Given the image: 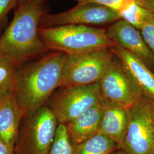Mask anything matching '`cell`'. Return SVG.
Here are the masks:
<instances>
[{
	"instance_id": "cell-1",
	"label": "cell",
	"mask_w": 154,
	"mask_h": 154,
	"mask_svg": "<svg viewBox=\"0 0 154 154\" xmlns=\"http://www.w3.org/2000/svg\"><path fill=\"white\" fill-rule=\"evenodd\" d=\"M67 57L66 53L54 51L19 67L14 95L25 118L46 105L55 90L60 88Z\"/></svg>"
},
{
	"instance_id": "cell-2",
	"label": "cell",
	"mask_w": 154,
	"mask_h": 154,
	"mask_svg": "<svg viewBox=\"0 0 154 154\" xmlns=\"http://www.w3.org/2000/svg\"><path fill=\"white\" fill-rule=\"evenodd\" d=\"M43 0L18 6L8 27L0 37V55L21 66L47 51L39 36Z\"/></svg>"
},
{
	"instance_id": "cell-3",
	"label": "cell",
	"mask_w": 154,
	"mask_h": 154,
	"mask_svg": "<svg viewBox=\"0 0 154 154\" xmlns=\"http://www.w3.org/2000/svg\"><path fill=\"white\" fill-rule=\"evenodd\" d=\"M39 36L48 49L77 55L96 50L112 48L116 44L104 29L81 25L39 28Z\"/></svg>"
},
{
	"instance_id": "cell-4",
	"label": "cell",
	"mask_w": 154,
	"mask_h": 154,
	"mask_svg": "<svg viewBox=\"0 0 154 154\" xmlns=\"http://www.w3.org/2000/svg\"><path fill=\"white\" fill-rule=\"evenodd\" d=\"M23 120L14 154H48L59 125L53 111L46 105Z\"/></svg>"
},
{
	"instance_id": "cell-5",
	"label": "cell",
	"mask_w": 154,
	"mask_h": 154,
	"mask_svg": "<svg viewBox=\"0 0 154 154\" xmlns=\"http://www.w3.org/2000/svg\"><path fill=\"white\" fill-rule=\"evenodd\" d=\"M127 111L126 134L119 149L128 154H154V100L143 95Z\"/></svg>"
},
{
	"instance_id": "cell-6",
	"label": "cell",
	"mask_w": 154,
	"mask_h": 154,
	"mask_svg": "<svg viewBox=\"0 0 154 154\" xmlns=\"http://www.w3.org/2000/svg\"><path fill=\"white\" fill-rule=\"evenodd\" d=\"M116 57L113 48L68 55L60 88L99 83Z\"/></svg>"
},
{
	"instance_id": "cell-7",
	"label": "cell",
	"mask_w": 154,
	"mask_h": 154,
	"mask_svg": "<svg viewBox=\"0 0 154 154\" xmlns=\"http://www.w3.org/2000/svg\"><path fill=\"white\" fill-rule=\"evenodd\" d=\"M60 88L51 95L46 105L59 124L66 125L85 110L101 102L99 83Z\"/></svg>"
},
{
	"instance_id": "cell-8",
	"label": "cell",
	"mask_w": 154,
	"mask_h": 154,
	"mask_svg": "<svg viewBox=\"0 0 154 154\" xmlns=\"http://www.w3.org/2000/svg\"><path fill=\"white\" fill-rule=\"evenodd\" d=\"M99 84L100 101L106 106L127 109L143 96L116 55Z\"/></svg>"
},
{
	"instance_id": "cell-9",
	"label": "cell",
	"mask_w": 154,
	"mask_h": 154,
	"mask_svg": "<svg viewBox=\"0 0 154 154\" xmlns=\"http://www.w3.org/2000/svg\"><path fill=\"white\" fill-rule=\"evenodd\" d=\"M121 20L118 12L109 7L94 3L78 2L71 9L42 17L44 27L64 25H100Z\"/></svg>"
},
{
	"instance_id": "cell-10",
	"label": "cell",
	"mask_w": 154,
	"mask_h": 154,
	"mask_svg": "<svg viewBox=\"0 0 154 154\" xmlns=\"http://www.w3.org/2000/svg\"><path fill=\"white\" fill-rule=\"evenodd\" d=\"M107 33L115 44L137 56L148 67L154 66V54L144 42L138 29L121 19L114 22Z\"/></svg>"
},
{
	"instance_id": "cell-11",
	"label": "cell",
	"mask_w": 154,
	"mask_h": 154,
	"mask_svg": "<svg viewBox=\"0 0 154 154\" xmlns=\"http://www.w3.org/2000/svg\"><path fill=\"white\" fill-rule=\"evenodd\" d=\"M24 118L14 93L0 98V140L13 152Z\"/></svg>"
},
{
	"instance_id": "cell-12",
	"label": "cell",
	"mask_w": 154,
	"mask_h": 154,
	"mask_svg": "<svg viewBox=\"0 0 154 154\" xmlns=\"http://www.w3.org/2000/svg\"><path fill=\"white\" fill-rule=\"evenodd\" d=\"M113 50L116 57L141 91L143 96L154 100V74L143 61L119 45Z\"/></svg>"
},
{
	"instance_id": "cell-13",
	"label": "cell",
	"mask_w": 154,
	"mask_h": 154,
	"mask_svg": "<svg viewBox=\"0 0 154 154\" xmlns=\"http://www.w3.org/2000/svg\"><path fill=\"white\" fill-rule=\"evenodd\" d=\"M103 109V105L100 102L85 110L66 125L73 145L83 142L98 133Z\"/></svg>"
},
{
	"instance_id": "cell-14",
	"label": "cell",
	"mask_w": 154,
	"mask_h": 154,
	"mask_svg": "<svg viewBox=\"0 0 154 154\" xmlns=\"http://www.w3.org/2000/svg\"><path fill=\"white\" fill-rule=\"evenodd\" d=\"M103 105V113L98 134L113 140L119 148L126 134L128 123L127 111L124 108Z\"/></svg>"
},
{
	"instance_id": "cell-15",
	"label": "cell",
	"mask_w": 154,
	"mask_h": 154,
	"mask_svg": "<svg viewBox=\"0 0 154 154\" xmlns=\"http://www.w3.org/2000/svg\"><path fill=\"white\" fill-rule=\"evenodd\" d=\"M117 11L121 19L139 30L146 22L154 17V13L144 7L143 2L138 0H127L122 4Z\"/></svg>"
},
{
	"instance_id": "cell-16",
	"label": "cell",
	"mask_w": 154,
	"mask_h": 154,
	"mask_svg": "<svg viewBox=\"0 0 154 154\" xmlns=\"http://www.w3.org/2000/svg\"><path fill=\"white\" fill-rule=\"evenodd\" d=\"M73 146V154H110L119 149L116 142L98 133Z\"/></svg>"
},
{
	"instance_id": "cell-17",
	"label": "cell",
	"mask_w": 154,
	"mask_h": 154,
	"mask_svg": "<svg viewBox=\"0 0 154 154\" xmlns=\"http://www.w3.org/2000/svg\"><path fill=\"white\" fill-rule=\"evenodd\" d=\"M19 67L11 59L0 55V98L14 93Z\"/></svg>"
},
{
	"instance_id": "cell-18",
	"label": "cell",
	"mask_w": 154,
	"mask_h": 154,
	"mask_svg": "<svg viewBox=\"0 0 154 154\" xmlns=\"http://www.w3.org/2000/svg\"><path fill=\"white\" fill-rule=\"evenodd\" d=\"M73 146L66 125L59 124L54 142L48 154H73Z\"/></svg>"
},
{
	"instance_id": "cell-19",
	"label": "cell",
	"mask_w": 154,
	"mask_h": 154,
	"mask_svg": "<svg viewBox=\"0 0 154 154\" xmlns=\"http://www.w3.org/2000/svg\"><path fill=\"white\" fill-rule=\"evenodd\" d=\"M140 31L144 42L154 54V17L143 25Z\"/></svg>"
},
{
	"instance_id": "cell-20",
	"label": "cell",
	"mask_w": 154,
	"mask_h": 154,
	"mask_svg": "<svg viewBox=\"0 0 154 154\" xmlns=\"http://www.w3.org/2000/svg\"><path fill=\"white\" fill-rule=\"evenodd\" d=\"M16 4V0H0V29L9 12Z\"/></svg>"
},
{
	"instance_id": "cell-21",
	"label": "cell",
	"mask_w": 154,
	"mask_h": 154,
	"mask_svg": "<svg viewBox=\"0 0 154 154\" xmlns=\"http://www.w3.org/2000/svg\"><path fill=\"white\" fill-rule=\"evenodd\" d=\"M78 2H89L106 6L116 10L119 9L122 4L127 0H75ZM143 2V0H138Z\"/></svg>"
},
{
	"instance_id": "cell-22",
	"label": "cell",
	"mask_w": 154,
	"mask_h": 154,
	"mask_svg": "<svg viewBox=\"0 0 154 154\" xmlns=\"http://www.w3.org/2000/svg\"><path fill=\"white\" fill-rule=\"evenodd\" d=\"M0 154H14V152L11 151L5 143L0 140Z\"/></svg>"
},
{
	"instance_id": "cell-23",
	"label": "cell",
	"mask_w": 154,
	"mask_h": 154,
	"mask_svg": "<svg viewBox=\"0 0 154 154\" xmlns=\"http://www.w3.org/2000/svg\"><path fill=\"white\" fill-rule=\"evenodd\" d=\"M16 1L17 4L18 5V6H20L25 5L33 0H16Z\"/></svg>"
},
{
	"instance_id": "cell-24",
	"label": "cell",
	"mask_w": 154,
	"mask_h": 154,
	"mask_svg": "<svg viewBox=\"0 0 154 154\" xmlns=\"http://www.w3.org/2000/svg\"><path fill=\"white\" fill-rule=\"evenodd\" d=\"M110 154H128L127 152H126L125 151H123V150H122V149H117V150H116L115 151H114V152H112V153H111Z\"/></svg>"
},
{
	"instance_id": "cell-25",
	"label": "cell",
	"mask_w": 154,
	"mask_h": 154,
	"mask_svg": "<svg viewBox=\"0 0 154 154\" xmlns=\"http://www.w3.org/2000/svg\"><path fill=\"white\" fill-rule=\"evenodd\" d=\"M151 2H152V5L154 6V0H151Z\"/></svg>"
}]
</instances>
